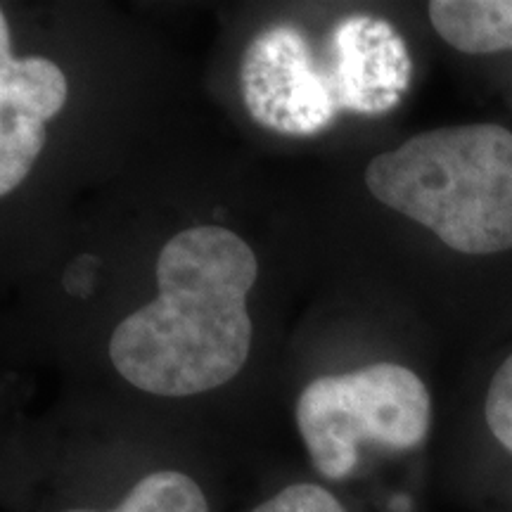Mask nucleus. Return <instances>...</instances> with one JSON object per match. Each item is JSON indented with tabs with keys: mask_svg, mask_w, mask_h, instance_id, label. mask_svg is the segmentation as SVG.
I'll use <instances>...</instances> for the list:
<instances>
[{
	"mask_svg": "<svg viewBox=\"0 0 512 512\" xmlns=\"http://www.w3.org/2000/svg\"><path fill=\"white\" fill-rule=\"evenodd\" d=\"M256 278V254L233 230L197 226L174 235L157 256V299L112 332V366L157 396L228 384L252 349L247 294Z\"/></svg>",
	"mask_w": 512,
	"mask_h": 512,
	"instance_id": "1",
	"label": "nucleus"
},
{
	"mask_svg": "<svg viewBox=\"0 0 512 512\" xmlns=\"http://www.w3.org/2000/svg\"><path fill=\"white\" fill-rule=\"evenodd\" d=\"M366 185L453 254L512 252V131L503 124L422 131L370 159Z\"/></svg>",
	"mask_w": 512,
	"mask_h": 512,
	"instance_id": "2",
	"label": "nucleus"
},
{
	"mask_svg": "<svg viewBox=\"0 0 512 512\" xmlns=\"http://www.w3.org/2000/svg\"><path fill=\"white\" fill-rule=\"evenodd\" d=\"M294 415L316 470L344 479L354 472L363 441L396 451L420 446L432 427V396L415 370L375 363L306 384Z\"/></svg>",
	"mask_w": 512,
	"mask_h": 512,
	"instance_id": "3",
	"label": "nucleus"
},
{
	"mask_svg": "<svg viewBox=\"0 0 512 512\" xmlns=\"http://www.w3.org/2000/svg\"><path fill=\"white\" fill-rule=\"evenodd\" d=\"M240 93L259 126L283 136H316L337 119L328 60L318 62L299 29L259 31L242 55Z\"/></svg>",
	"mask_w": 512,
	"mask_h": 512,
	"instance_id": "4",
	"label": "nucleus"
},
{
	"mask_svg": "<svg viewBox=\"0 0 512 512\" xmlns=\"http://www.w3.org/2000/svg\"><path fill=\"white\" fill-rule=\"evenodd\" d=\"M67 76L46 57L17 60L10 24L0 15V195L8 197L34 169L46 124L67 105Z\"/></svg>",
	"mask_w": 512,
	"mask_h": 512,
	"instance_id": "5",
	"label": "nucleus"
},
{
	"mask_svg": "<svg viewBox=\"0 0 512 512\" xmlns=\"http://www.w3.org/2000/svg\"><path fill=\"white\" fill-rule=\"evenodd\" d=\"M325 60L342 112L384 114L411 86L413 62L406 41L380 17H344L332 29Z\"/></svg>",
	"mask_w": 512,
	"mask_h": 512,
	"instance_id": "6",
	"label": "nucleus"
},
{
	"mask_svg": "<svg viewBox=\"0 0 512 512\" xmlns=\"http://www.w3.org/2000/svg\"><path fill=\"white\" fill-rule=\"evenodd\" d=\"M427 17L441 41L458 53L512 50V0H432Z\"/></svg>",
	"mask_w": 512,
	"mask_h": 512,
	"instance_id": "7",
	"label": "nucleus"
},
{
	"mask_svg": "<svg viewBox=\"0 0 512 512\" xmlns=\"http://www.w3.org/2000/svg\"><path fill=\"white\" fill-rule=\"evenodd\" d=\"M112 512H209V503L195 479L178 470H159L140 479L126 501Z\"/></svg>",
	"mask_w": 512,
	"mask_h": 512,
	"instance_id": "8",
	"label": "nucleus"
},
{
	"mask_svg": "<svg viewBox=\"0 0 512 512\" xmlns=\"http://www.w3.org/2000/svg\"><path fill=\"white\" fill-rule=\"evenodd\" d=\"M484 422L496 444L512 456V354L503 358L486 387Z\"/></svg>",
	"mask_w": 512,
	"mask_h": 512,
	"instance_id": "9",
	"label": "nucleus"
},
{
	"mask_svg": "<svg viewBox=\"0 0 512 512\" xmlns=\"http://www.w3.org/2000/svg\"><path fill=\"white\" fill-rule=\"evenodd\" d=\"M252 512H347L344 505L318 484H292L256 505Z\"/></svg>",
	"mask_w": 512,
	"mask_h": 512,
	"instance_id": "10",
	"label": "nucleus"
}]
</instances>
